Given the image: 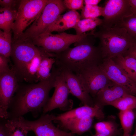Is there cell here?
Segmentation results:
<instances>
[{
	"label": "cell",
	"mask_w": 136,
	"mask_h": 136,
	"mask_svg": "<svg viewBox=\"0 0 136 136\" xmlns=\"http://www.w3.org/2000/svg\"><path fill=\"white\" fill-rule=\"evenodd\" d=\"M94 30L81 35L68 34L63 32L56 34L45 33L31 41L35 46L47 51L56 54L60 53L69 47L72 44L78 42L90 35H93Z\"/></svg>",
	"instance_id": "6"
},
{
	"label": "cell",
	"mask_w": 136,
	"mask_h": 136,
	"mask_svg": "<svg viewBox=\"0 0 136 136\" xmlns=\"http://www.w3.org/2000/svg\"><path fill=\"white\" fill-rule=\"evenodd\" d=\"M55 115L43 114L38 119L31 121L23 117L18 119L28 129L33 131L36 136H74V134L62 130L53 124Z\"/></svg>",
	"instance_id": "10"
},
{
	"label": "cell",
	"mask_w": 136,
	"mask_h": 136,
	"mask_svg": "<svg viewBox=\"0 0 136 136\" xmlns=\"http://www.w3.org/2000/svg\"><path fill=\"white\" fill-rule=\"evenodd\" d=\"M118 27L125 28L129 34L136 40V15H132L125 17Z\"/></svg>",
	"instance_id": "29"
},
{
	"label": "cell",
	"mask_w": 136,
	"mask_h": 136,
	"mask_svg": "<svg viewBox=\"0 0 136 136\" xmlns=\"http://www.w3.org/2000/svg\"><path fill=\"white\" fill-rule=\"evenodd\" d=\"M0 136H10L8 130L4 122H1L0 123Z\"/></svg>",
	"instance_id": "34"
},
{
	"label": "cell",
	"mask_w": 136,
	"mask_h": 136,
	"mask_svg": "<svg viewBox=\"0 0 136 136\" xmlns=\"http://www.w3.org/2000/svg\"><path fill=\"white\" fill-rule=\"evenodd\" d=\"M94 118L86 116L73 122L60 125V127L75 134L81 135L91 128Z\"/></svg>",
	"instance_id": "20"
},
{
	"label": "cell",
	"mask_w": 136,
	"mask_h": 136,
	"mask_svg": "<svg viewBox=\"0 0 136 136\" xmlns=\"http://www.w3.org/2000/svg\"><path fill=\"white\" fill-rule=\"evenodd\" d=\"M124 54L130 55L136 59V42Z\"/></svg>",
	"instance_id": "35"
},
{
	"label": "cell",
	"mask_w": 136,
	"mask_h": 136,
	"mask_svg": "<svg viewBox=\"0 0 136 136\" xmlns=\"http://www.w3.org/2000/svg\"><path fill=\"white\" fill-rule=\"evenodd\" d=\"M60 72L54 65L47 78L37 84L19 85L9 106L7 119H18L29 112L36 118L48 101L49 92L54 88L56 77Z\"/></svg>",
	"instance_id": "1"
},
{
	"label": "cell",
	"mask_w": 136,
	"mask_h": 136,
	"mask_svg": "<svg viewBox=\"0 0 136 136\" xmlns=\"http://www.w3.org/2000/svg\"><path fill=\"white\" fill-rule=\"evenodd\" d=\"M56 54L48 52L42 59L37 74V82L47 78L56 62Z\"/></svg>",
	"instance_id": "21"
},
{
	"label": "cell",
	"mask_w": 136,
	"mask_h": 136,
	"mask_svg": "<svg viewBox=\"0 0 136 136\" xmlns=\"http://www.w3.org/2000/svg\"><path fill=\"white\" fill-rule=\"evenodd\" d=\"M66 8L63 1L49 0L39 17L16 40L31 41L44 33Z\"/></svg>",
	"instance_id": "4"
},
{
	"label": "cell",
	"mask_w": 136,
	"mask_h": 136,
	"mask_svg": "<svg viewBox=\"0 0 136 136\" xmlns=\"http://www.w3.org/2000/svg\"><path fill=\"white\" fill-rule=\"evenodd\" d=\"M104 7L85 5L81 9L80 19L98 18L102 16Z\"/></svg>",
	"instance_id": "28"
},
{
	"label": "cell",
	"mask_w": 136,
	"mask_h": 136,
	"mask_svg": "<svg viewBox=\"0 0 136 136\" xmlns=\"http://www.w3.org/2000/svg\"><path fill=\"white\" fill-rule=\"evenodd\" d=\"M30 41L16 40L12 43L10 56L14 63L12 68L17 77L25 66L40 51Z\"/></svg>",
	"instance_id": "8"
},
{
	"label": "cell",
	"mask_w": 136,
	"mask_h": 136,
	"mask_svg": "<svg viewBox=\"0 0 136 136\" xmlns=\"http://www.w3.org/2000/svg\"><path fill=\"white\" fill-rule=\"evenodd\" d=\"M100 40L99 45L103 59H112L123 55L136 42L122 27L100 26L93 35Z\"/></svg>",
	"instance_id": "3"
},
{
	"label": "cell",
	"mask_w": 136,
	"mask_h": 136,
	"mask_svg": "<svg viewBox=\"0 0 136 136\" xmlns=\"http://www.w3.org/2000/svg\"><path fill=\"white\" fill-rule=\"evenodd\" d=\"M132 15H136V0H129Z\"/></svg>",
	"instance_id": "36"
},
{
	"label": "cell",
	"mask_w": 136,
	"mask_h": 136,
	"mask_svg": "<svg viewBox=\"0 0 136 136\" xmlns=\"http://www.w3.org/2000/svg\"><path fill=\"white\" fill-rule=\"evenodd\" d=\"M112 59L136 83V59L124 54Z\"/></svg>",
	"instance_id": "19"
},
{
	"label": "cell",
	"mask_w": 136,
	"mask_h": 136,
	"mask_svg": "<svg viewBox=\"0 0 136 136\" xmlns=\"http://www.w3.org/2000/svg\"><path fill=\"white\" fill-rule=\"evenodd\" d=\"M102 109L96 105L93 107L84 105L55 116L53 121L61 125L73 122L87 116L103 120L104 118L105 115Z\"/></svg>",
	"instance_id": "14"
},
{
	"label": "cell",
	"mask_w": 136,
	"mask_h": 136,
	"mask_svg": "<svg viewBox=\"0 0 136 136\" xmlns=\"http://www.w3.org/2000/svg\"><path fill=\"white\" fill-rule=\"evenodd\" d=\"M94 128L96 133L106 136H117L120 133L117 125L111 121L98 122L95 124Z\"/></svg>",
	"instance_id": "24"
},
{
	"label": "cell",
	"mask_w": 136,
	"mask_h": 136,
	"mask_svg": "<svg viewBox=\"0 0 136 136\" xmlns=\"http://www.w3.org/2000/svg\"><path fill=\"white\" fill-rule=\"evenodd\" d=\"M127 93L123 88L111 81L93 98L94 105L102 109L104 106L109 105Z\"/></svg>",
	"instance_id": "16"
},
{
	"label": "cell",
	"mask_w": 136,
	"mask_h": 136,
	"mask_svg": "<svg viewBox=\"0 0 136 136\" xmlns=\"http://www.w3.org/2000/svg\"><path fill=\"white\" fill-rule=\"evenodd\" d=\"M128 136H136V135L134 134L133 135H128Z\"/></svg>",
	"instance_id": "40"
},
{
	"label": "cell",
	"mask_w": 136,
	"mask_h": 136,
	"mask_svg": "<svg viewBox=\"0 0 136 136\" xmlns=\"http://www.w3.org/2000/svg\"><path fill=\"white\" fill-rule=\"evenodd\" d=\"M41 48L40 52L25 66L17 77L18 81L25 80L30 82H37V74L41 61L43 57L49 52Z\"/></svg>",
	"instance_id": "18"
},
{
	"label": "cell",
	"mask_w": 136,
	"mask_h": 136,
	"mask_svg": "<svg viewBox=\"0 0 136 136\" xmlns=\"http://www.w3.org/2000/svg\"><path fill=\"white\" fill-rule=\"evenodd\" d=\"M49 0H21L12 30V42L17 40L31 23L39 17Z\"/></svg>",
	"instance_id": "5"
},
{
	"label": "cell",
	"mask_w": 136,
	"mask_h": 136,
	"mask_svg": "<svg viewBox=\"0 0 136 136\" xmlns=\"http://www.w3.org/2000/svg\"><path fill=\"white\" fill-rule=\"evenodd\" d=\"M0 12L3 13L8 31H11L12 30L15 21L17 16L18 10H17L15 9L1 7Z\"/></svg>",
	"instance_id": "30"
},
{
	"label": "cell",
	"mask_w": 136,
	"mask_h": 136,
	"mask_svg": "<svg viewBox=\"0 0 136 136\" xmlns=\"http://www.w3.org/2000/svg\"><path fill=\"white\" fill-rule=\"evenodd\" d=\"M132 15L129 0H108L104 7L103 23L105 28L118 27L124 18Z\"/></svg>",
	"instance_id": "9"
},
{
	"label": "cell",
	"mask_w": 136,
	"mask_h": 136,
	"mask_svg": "<svg viewBox=\"0 0 136 136\" xmlns=\"http://www.w3.org/2000/svg\"><path fill=\"white\" fill-rule=\"evenodd\" d=\"M99 65L111 81L122 87L128 94L136 96V83L112 59H103Z\"/></svg>",
	"instance_id": "12"
},
{
	"label": "cell",
	"mask_w": 136,
	"mask_h": 136,
	"mask_svg": "<svg viewBox=\"0 0 136 136\" xmlns=\"http://www.w3.org/2000/svg\"><path fill=\"white\" fill-rule=\"evenodd\" d=\"M135 117H136V115L135 116ZM134 134L136 135V127H135V129L134 132Z\"/></svg>",
	"instance_id": "39"
},
{
	"label": "cell",
	"mask_w": 136,
	"mask_h": 136,
	"mask_svg": "<svg viewBox=\"0 0 136 136\" xmlns=\"http://www.w3.org/2000/svg\"><path fill=\"white\" fill-rule=\"evenodd\" d=\"M109 105L116 108L120 111L133 110L136 109V96L126 94Z\"/></svg>",
	"instance_id": "26"
},
{
	"label": "cell",
	"mask_w": 136,
	"mask_h": 136,
	"mask_svg": "<svg viewBox=\"0 0 136 136\" xmlns=\"http://www.w3.org/2000/svg\"><path fill=\"white\" fill-rule=\"evenodd\" d=\"M91 136H106L105 135L99 134L97 133H96L95 134H94L92 135Z\"/></svg>",
	"instance_id": "38"
},
{
	"label": "cell",
	"mask_w": 136,
	"mask_h": 136,
	"mask_svg": "<svg viewBox=\"0 0 136 136\" xmlns=\"http://www.w3.org/2000/svg\"><path fill=\"white\" fill-rule=\"evenodd\" d=\"M63 2L66 8L70 10H81L84 6L83 0H64Z\"/></svg>",
	"instance_id": "31"
},
{
	"label": "cell",
	"mask_w": 136,
	"mask_h": 136,
	"mask_svg": "<svg viewBox=\"0 0 136 136\" xmlns=\"http://www.w3.org/2000/svg\"><path fill=\"white\" fill-rule=\"evenodd\" d=\"M9 59L0 55V74L9 72L11 70L8 65Z\"/></svg>",
	"instance_id": "32"
},
{
	"label": "cell",
	"mask_w": 136,
	"mask_h": 136,
	"mask_svg": "<svg viewBox=\"0 0 136 136\" xmlns=\"http://www.w3.org/2000/svg\"><path fill=\"white\" fill-rule=\"evenodd\" d=\"M101 1L100 0H85L84 3L85 5L96 6Z\"/></svg>",
	"instance_id": "37"
},
{
	"label": "cell",
	"mask_w": 136,
	"mask_h": 136,
	"mask_svg": "<svg viewBox=\"0 0 136 136\" xmlns=\"http://www.w3.org/2000/svg\"><path fill=\"white\" fill-rule=\"evenodd\" d=\"M99 65L90 67L75 74L83 89L93 98L111 81Z\"/></svg>",
	"instance_id": "7"
},
{
	"label": "cell",
	"mask_w": 136,
	"mask_h": 136,
	"mask_svg": "<svg viewBox=\"0 0 136 136\" xmlns=\"http://www.w3.org/2000/svg\"><path fill=\"white\" fill-rule=\"evenodd\" d=\"M20 1L16 0H0V5L3 8L15 9V7L19 4Z\"/></svg>",
	"instance_id": "33"
},
{
	"label": "cell",
	"mask_w": 136,
	"mask_h": 136,
	"mask_svg": "<svg viewBox=\"0 0 136 136\" xmlns=\"http://www.w3.org/2000/svg\"><path fill=\"white\" fill-rule=\"evenodd\" d=\"M4 122L8 130L10 136H26L29 131L18 119H6Z\"/></svg>",
	"instance_id": "25"
},
{
	"label": "cell",
	"mask_w": 136,
	"mask_h": 136,
	"mask_svg": "<svg viewBox=\"0 0 136 136\" xmlns=\"http://www.w3.org/2000/svg\"><path fill=\"white\" fill-rule=\"evenodd\" d=\"M118 116L123 131V136L130 135L135 117L133 110L120 111Z\"/></svg>",
	"instance_id": "23"
},
{
	"label": "cell",
	"mask_w": 136,
	"mask_h": 136,
	"mask_svg": "<svg viewBox=\"0 0 136 136\" xmlns=\"http://www.w3.org/2000/svg\"><path fill=\"white\" fill-rule=\"evenodd\" d=\"M15 74L11 68L9 72L0 74V116L8 118V110L12 98L19 85Z\"/></svg>",
	"instance_id": "13"
},
{
	"label": "cell",
	"mask_w": 136,
	"mask_h": 136,
	"mask_svg": "<svg viewBox=\"0 0 136 136\" xmlns=\"http://www.w3.org/2000/svg\"><path fill=\"white\" fill-rule=\"evenodd\" d=\"M103 20L98 17L80 19L73 28L76 34L81 35L89 31H92L97 26H100Z\"/></svg>",
	"instance_id": "22"
},
{
	"label": "cell",
	"mask_w": 136,
	"mask_h": 136,
	"mask_svg": "<svg viewBox=\"0 0 136 136\" xmlns=\"http://www.w3.org/2000/svg\"><path fill=\"white\" fill-rule=\"evenodd\" d=\"M80 20V14L76 10H70L60 15L44 33L53 32L61 33L69 29L73 28Z\"/></svg>",
	"instance_id": "17"
},
{
	"label": "cell",
	"mask_w": 136,
	"mask_h": 136,
	"mask_svg": "<svg viewBox=\"0 0 136 136\" xmlns=\"http://www.w3.org/2000/svg\"><path fill=\"white\" fill-rule=\"evenodd\" d=\"M11 31L0 30V55L8 58L10 56L12 50Z\"/></svg>",
	"instance_id": "27"
},
{
	"label": "cell",
	"mask_w": 136,
	"mask_h": 136,
	"mask_svg": "<svg viewBox=\"0 0 136 136\" xmlns=\"http://www.w3.org/2000/svg\"><path fill=\"white\" fill-rule=\"evenodd\" d=\"M59 68L70 93L78 98L84 105L94 106L93 98L83 89L76 75L68 70Z\"/></svg>",
	"instance_id": "15"
},
{
	"label": "cell",
	"mask_w": 136,
	"mask_h": 136,
	"mask_svg": "<svg viewBox=\"0 0 136 136\" xmlns=\"http://www.w3.org/2000/svg\"><path fill=\"white\" fill-rule=\"evenodd\" d=\"M54 88L52 96L49 98L43 109V114H46L56 109L67 111L72 109L73 102L72 100L68 98L69 90L61 70L56 77Z\"/></svg>",
	"instance_id": "11"
},
{
	"label": "cell",
	"mask_w": 136,
	"mask_h": 136,
	"mask_svg": "<svg viewBox=\"0 0 136 136\" xmlns=\"http://www.w3.org/2000/svg\"><path fill=\"white\" fill-rule=\"evenodd\" d=\"M75 43V47H69L56 54L55 64L75 74L90 67L99 65L103 58L99 46L94 45L93 41L88 38Z\"/></svg>",
	"instance_id": "2"
}]
</instances>
